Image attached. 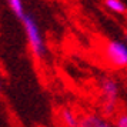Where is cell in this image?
I'll return each instance as SVG.
<instances>
[{"label":"cell","mask_w":127,"mask_h":127,"mask_svg":"<svg viewBox=\"0 0 127 127\" xmlns=\"http://www.w3.org/2000/svg\"><path fill=\"white\" fill-rule=\"evenodd\" d=\"M60 121L63 123L64 127H79V116L76 114V111L70 107H62L60 109Z\"/></svg>","instance_id":"5"},{"label":"cell","mask_w":127,"mask_h":127,"mask_svg":"<svg viewBox=\"0 0 127 127\" xmlns=\"http://www.w3.org/2000/svg\"><path fill=\"white\" fill-rule=\"evenodd\" d=\"M104 6L109 9L110 12L116 13V14H124L127 12V6L124 1L121 0H106Z\"/></svg>","instance_id":"6"},{"label":"cell","mask_w":127,"mask_h":127,"mask_svg":"<svg viewBox=\"0 0 127 127\" xmlns=\"http://www.w3.org/2000/svg\"><path fill=\"white\" fill-rule=\"evenodd\" d=\"M79 127H114V124L107 120V117H104L101 114L86 113V114L80 116Z\"/></svg>","instance_id":"4"},{"label":"cell","mask_w":127,"mask_h":127,"mask_svg":"<svg viewBox=\"0 0 127 127\" xmlns=\"http://www.w3.org/2000/svg\"><path fill=\"white\" fill-rule=\"evenodd\" d=\"M0 89H1V81H0Z\"/></svg>","instance_id":"10"},{"label":"cell","mask_w":127,"mask_h":127,"mask_svg":"<svg viewBox=\"0 0 127 127\" xmlns=\"http://www.w3.org/2000/svg\"><path fill=\"white\" fill-rule=\"evenodd\" d=\"M103 54L107 64L114 69L127 67V44L119 40L106 41L103 49Z\"/></svg>","instance_id":"3"},{"label":"cell","mask_w":127,"mask_h":127,"mask_svg":"<svg viewBox=\"0 0 127 127\" xmlns=\"http://www.w3.org/2000/svg\"><path fill=\"white\" fill-rule=\"evenodd\" d=\"M114 127H127V113H120L116 116Z\"/></svg>","instance_id":"8"},{"label":"cell","mask_w":127,"mask_h":127,"mask_svg":"<svg viewBox=\"0 0 127 127\" xmlns=\"http://www.w3.org/2000/svg\"><path fill=\"white\" fill-rule=\"evenodd\" d=\"M98 89L101 93V97H103V114L106 116H111L114 114L116 107H117V101L120 97V84L116 77L113 76H103L100 77L98 81Z\"/></svg>","instance_id":"2"},{"label":"cell","mask_w":127,"mask_h":127,"mask_svg":"<svg viewBox=\"0 0 127 127\" xmlns=\"http://www.w3.org/2000/svg\"><path fill=\"white\" fill-rule=\"evenodd\" d=\"M9 7H10V10L13 12V14L16 16V17L20 20V19L23 17L24 14H26V9H24V4L23 1H20V0H9Z\"/></svg>","instance_id":"7"},{"label":"cell","mask_w":127,"mask_h":127,"mask_svg":"<svg viewBox=\"0 0 127 127\" xmlns=\"http://www.w3.org/2000/svg\"><path fill=\"white\" fill-rule=\"evenodd\" d=\"M124 39H126V43H127V32L124 33Z\"/></svg>","instance_id":"9"},{"label":"cell","mask_w":127,"mask_h":127,"mask_svg":"<svg viewBox=\"0 0 127 127\" xmlns=\"http://www.w3.org/2000/svg\"><path fill=\"white\" fill-rule=\"evenodd\" d=\"M20 22L24 27V33H26V37H27V43H29L32 54L39 60L43 59L46 56V43H44V39H43V34H41L37 22L29 13H26L23 17L20 19Z\"/></svg>","instance_id":"1"}]
</instances>
